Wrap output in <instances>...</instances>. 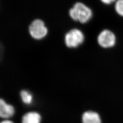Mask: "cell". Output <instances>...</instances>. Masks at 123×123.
I'll list each match as a JSON object with an SVG mask.
<instances>
[{"mask_svg": "<svg viewBox=\"0 0 123 123\" xmlns=\"http://www.w3.org/2000/svg\"><path fill=\"white\" fill-rule=\"evenodd\" d=\"M97 41L101 47L109 49L113 47L115 45L116 37L112 31L109 30H104L98 36Z\"/></svg>", "mask_w": 123, "mask_h": 123, "instance_id": "obj_4", "label": "cell"}, {"mask_svg": "<svg viewBox=\"0 0 123 123\" xmlns=\"http://www.w3.org/2000/svg\"><path fill=\"white\" fill-rule=\"evenodd\" d=\"M115 10L116 12L123 17V0H117L115 4Z\"/></svg>", "mask_w": 123, "mask_h": 123, "instance_id": "obj_9", "label": "cell"}, {"mask_svg": "<svg viewBox=\"0 0 123 123\" xmlns=\"http://www.w3.org/2000/svg\"><path fill=\"white\" fill-rule=\"evenodd\" d=\"M29 31L31 36L37 40L44 38L48 33L47 28L43 22L40 19H36L31 22Z\"/></svg>", "mask_w": 123, "mask_h": 123, "instance_id": "obj_3", "label": "cell"}, {"mask_svg": "<svg viewBox=\"0 0 123 123\" xmlns=\"http://www.w3.org/2000/svg\"><path fill=\"white\" fill-rule=\"evenodd\" d=\"M101 1L105 4L109 5L113 3L116 0H100Z\"/></svg>", "mask_w": 123, "mask_h": 123, "instance_id": "obj_10", "label": "cell"}, {"mask_svg": "<svg viewBox=\"0 0 123 123\" xmlns=\"http://www.w3.org/2000/svg\"><path fill=\"white\" fill-rule=\"evenodd\" d=\"M15 113V110L13 106L0 98V118L7 119L12 118Z\"/></svg>", "mask_w": 123, "mask_h": 123, "instance_id": "obj_5", "label": "cell"}, {"mask_svg": "<svg viewBox=\"0 0 123 123\" xmlns=\"http://www.w3.org/2000/svg\"><path fill=\"white\" fill-rule=\"evenodd\" d=\"M84 35L82 31L78 29H73L66 33L65 43L68 47L76 48L84 43Z\"/></svg>", "mask_w": 123, "mask_h": 123, "instance_id": "obj_2", "label": "cell"}, {"mask_svg": "<svg viewBox=\"0 0 123 123\" xmlns=\"http://www.w3.org/2000/svg\"><path fill=\"white\" fill-rule=\"evenodd\" d=\"M42 117L38 112L31 111L22 116V123H41Z\"/></svg>", "mask_w": 123, "mask_h": 123, "instance_id": "obj_7", "label": "cell"}, {"mask_svg": "<svg viewBox=\"0 0 123 123\" xmlns=\"http://www.w3.org/2000/svg\"><path fill=\"white\" fill-rule=\"evenodd\" d=\"M71 18L75 21L81 23L88 22L92 18V10L85 5L81 2H77L69 12Z\"/></svg>", "mask_w": 123, "mask_h": 123, "instance_id": "obj_1", "label": "cell"}, {"mask_svg": "<svg viewBox=\"0 0 123 123\" xmlns=\"http://www.w3.org/2000/svg\"><path fill=\"white\" fill-rule=\"evenodd\" d=\"M20 94L21 100L24 104L30 105L32 103L33 97L30 92L26 90H22L21 91Z\"/></svg>", "mask_w": 123, "mask_h": 123, "instance_id": "obj_8", "label": "cell"}, {"mask_svg": "<svg viewBox=\"0 0 123 123\" xmlns=\"http://www.w3.org/2000/svg\"><path fill=\"white\" fill-rule=\"evenodd\" d=\"M83 123H101V119L99 114L94 111H86L82 115Z\"/></svg>", "mask_w": 123, "mask_h": 123, "instance_id": "obj_6", "label": "cell"}, {"mask_svg": "<svg viewBox=\"0 0 123 123\" xmlns=\"http://www.w3.org/2000/svg\"><path fill=\"white\" fill-rule=\"evenodd\" d=\"M0 123H14L12 121L10 120L9 119H4L1 121Z\"/></svg>", "mask_w": 123, "mask_h": 123, "instance_id": "obj_12", "label": "cell"}, {"mask_svg": "<svg viewBox=\"0 0 123 123\" xmlns=\"http://www.w3.org/2000/svg\"><path fill=\"white\" fill-rule=\"evenodd\" d=\"M3 53V47L2 44L0 43V60L2 56Z\"/></svg>", "mask_w": 123, "mask_h": 123, "instance_id": "obj_11", "label": "cell"}]
</instances>
